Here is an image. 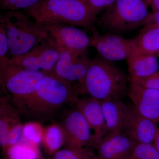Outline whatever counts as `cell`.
Here are the masks:
<instances>
[{
    "instance_id": "1",
    "label": "cell",
    "mask_w": 159,
    "mask_h": 159,
    "mask_svg": "<svg viewBox=\"0 0 159 159\" xmlns=\"http://www.w3.org/2000/svg\"><path fill=\"white\" fill-rule=\"evenodd\" d=\"M128 77L111 61L103 57L91 59L84 79L76 84L78 95L89 97L101 101L122 99L127 94Z\"/></svg>"
},
{
    "instance_id": "2",
    "label": "cell",
    "mask_w": 159,
    "mask_h": 159,
    "mask_svg": "<svg viewBox=\"0 0 159 159\" xmlns=\"http://www.w3.org/2000/svg\"><path fill=\"white\" fill-rule=\"evenodd\" d=\"M75 85L47 75L35 92L15 105L19 112L33 119H44L78 97Z\"/></svg>"
},
{
    "instance_id": "3",
    "label": "cell",
    "mask_w": 159,
    "mask_h": 159,
    "mask_svg": "<svg viewBox=\"0 0 159 159\" xmlns=\"http://www.w3.org/2000/svg\"><path fill=\"white\" fill-rule=\"evenodd\" d=\"M26 10L41 25L61 24L92 29L97 21V15L84 0H45Z\"/></svg>"
},
{
    "instance_id": "4",
    "label": "cell",
    "mask_w": 159,
    "mask_h": 159,
    "mask_svg": "<svg viewBox=\"0 0 159 159\" xmlns=\"http://www.w3.org/2000/svg\"><path fill=\"white\" fill-rule=\"evenodd\" d=\"M0 22L6 28L12 57L25 54L50 37L43 26L20 11H8L0 15Z\"/></svg>"
},
{
    "instance_id": "5",
    "label": "cell",
    "mask_w": 159,
    "mask_h": 159,
    "mask_svg": "<svg viewBox=\"0 0 159 159\" xmlns=\"http://www.w3.org/2000/svg\"><path fill=\"white\" fill-rule=\"evenodd\" d=\"M148 6L145 0H116L105 9L99 24L112 34L130 32L144 25Z\"/></svg>"
},
{
    "instance_id": "6",
    "label": "cell",
    "mask_w": 159,
    "mask_h": 159,
    "mask_svg": "<svg viewBox=\"0 0 159 159\" xmlns=\"http://www.w3.org/2000/svg\"><path fill=\"white\" fill-rule=\"evenodd\" d=\"M0 60V80L2 89L10 95L14 104L33 93L46 75L43 71L25 70L9 61Z\"/></svg>"
},
{
    "instance_id": "7",
    "label": "cell",
    "mask_w": 159,
    "mask_h": 159,
    "mask_svg": "<svg viewBox=\"0 0 159 159\" xmlns=\"http://www.w3.org/2000/svg\"><path fill=\"white\" fill-rule=\"evenodd\" d=\"M60 51V48L50 37L25 54L12 57L9 61L25 70L43 71L51 75Z\"/></svg>"
},
{
    "instance_id": "8",
    "label": "cell",
    "mask_w": 159,
    "mask_h": 159,
    "mask_svg": "<svg viewBox=\"0 0 159 159\" xmlns=\"http://www.w3.org/2000/svg\"><path fill=\"white\" fill-rule=\"evenodd\" d=\"M91 61L87 52L78 53L61 49L59 59L51 75L71 84L76 81L80 84L86 75Z\"/></svg>"
},
{
    "instance_id": "9",
    "label": "cell",
    "mask_w": 159,
    "mask_h": 159,
    "mask_svg": "<svg viewBox=\"0 0 159 159\" xmlns=\"http://www.w3.org/2000/svg\"><path fill=\"white\" fill-rule=\"evenodd\" d=\"M90 45L103 58L111 62L128 60L134 53L132 38L125 39L112 33L100 34L94 32L90 38Z\"/></svg>"
},
{
    "instance_id": "10",
    "label": "cell",
    "mask_w": 159,
    "mask_h": 159,
    "mask_svg": "<svg viewBox=\"0 0 159 159\" xmlns=\"http://www.w3.org/2000/svg\"><path fill=\"white\" fill-rule=\"evenodd\" d=\"M66 148H80L93 145V134L83 115L77 108L66 115L62 123Z\"/></svg>"
},
{
    "instance_id": "11",
    "label": "cell",
    "mask_w": 159,
    "mask_h": 159,
    "mask_svg": "<svg viewBox=\"0 0 159 159\" xmlns=\"http://www.w3.org/2000/svg\"><path fill=\"white\" fill-rule=\"evenodd\" d=\"M50 37L61 49L78 53L87 52L90 45V38L76 27L61 24L44 25Z\"/></svg>"
},
{
    "instance_id": "12",
    "label": "cell",
    "mask_w": 159,
    "mask_h": 159,
    "mask_svg": "<svg viewBox=\"0 0 159 159\" xmlns=\"http://www.w3.org/2000/svg\"><path fill=\"white\" fill-rule=\"evenodd\" d=\"M158 123L142 115L129 105L122 132L138 143H153L159 127Z\"/></svg>"
},
{
    "instance_id": "13",
    "label": "cell",
    "mask_w": 159,
    "mask_h": 159,
    "mask_svg": "<svg viewBox=\"0 0 159 159\" xmlns=\"http://www.w3.org/2000/svg\"><path fill=\"white\" fill-rule=\"evenodd\" d=\"M135 142L122 132L105 135L95 146L98 159H129Z\"/></svg>"
},
{
    "instance_id": "14",
    "label": "cell",
    "mask_w": 159,
    "mask_h": 159,
    "mask_svg": "<svg viewBox=\"0 0 159 159\" xmlns=\"http://www.w3.org/2000/svg\"><path fill=\"white\" fill-rule=\"evenodd\" d=\"M74 102L90 127L93 134V146L95 147L107 134L102 102L89 96L82 98L77 97Z\"/></svg>"
},
{
    "instance_id": "15",
    "label": "cell",
    "mask_w": 159,
    "mask_h": 159,
    "mask_svg": "<svg viewBox=\"0 0 159 159\" xmlns=\"http://www.w3.org/2000/svg\"><path fill=\"white\" fill-rule=\"evenodd\" d=\"M127 95L139 112L159 123V90L145 88L129 81Z\"/></svg>"
},
{
    "instance_id": "16",
    "label": "cell",
    "mask_w": 159,
    "mask_h": 159,
    "mask_svg": "<svg viewBox=\"0 0 159 159\" xmlns=\"http://www.w3.org/2000/svg\"><path fill=\"white\" fill-rule=\"evenodd\" d=\"M102 102L107 133L122 132L129 105L122 101V99Z\"/></svg>"
},
{
    "instance_id": "17",
    "label": "cell",
    "mask_w": 159,
    "mask_h": 159,
    "mask_svg": "<svg viewBox=\"0 0 159 159\" xmlns=\"http://www.w3.org/2000/svg\"><path fill=\"white\" fill-rule=\"evenodd\" d=\"M132 39L134 44L133 55L148 54L157 57L159 56V27L145 25Z\"/></svg>"
},
{
    "instance_id": "18",
    "label": "cell",
    "mask_w": 159,
    "mask_h": 159,
    "mask_svg": "<svg viewBox=\"0 0 159 159\" xmlns=\"http://www.w3.org/2000/svg\"><path fill=\"white\" fill-rule=\"evenodd\" d=\"M128 72L130 77H144L158 71L159 68L157 56L148 54L132 55L127 60Z\"/></svg>"
},
{
    "instance_id": "19",
    "label": "cell",
    "mask_w": 159,
    "mask_h": 159,
    "mask_svg": "<svg viewBox=\"0 0 159 159\" xmlns=\"http://www.w3.org/2000/svg\"><path fill=\"white\" fill-rule=\"evenodd\" d=\"M19 112L8 102L6 98L0 99V144L5 151L7 147V138L11 127L20 122Z\"/></svg>"
},
{
    "instance_id": "20",
    "label": "cell",
    "mask_w": 159,
    "mask_h": 159,
    "mask_svg": "<svg viewBox=\"0 0 159 159\" xmlns=\"http://www.w3.org/2000/svg\"><path fill=\"white\" fill-rule=\"evenodd\" d=\"M48 152L55 154L64 145L65 136L61 125L53 124L44 128L42 142Z\"/></svg>"
},
{
    "instance_id": "21",
    "label": "cell",
    "mask_w": 159,
    "mask_h": 159,
    "mask_svg": "<svg viewBox=\"0 0 159 159\" xmlns=\"http://www.w3.org/2000/svg\"><path fill=\"white\" fill-rule=\"evenodd\" d=\"M8 159H39L40 153L38 146L21 140L6 150Z\"/></svg>"
},
{
    "instance_id": "22",
    "label": "cell",
    "mask_w": 159,
    "mask_h": 159,
    "mask_svg": "<svg viewBox=\"0 0 159 159\" xmlns=\"http://www.w3.org/2000/svg\"><path fill=\"white\" fill-rule=\"evenodd\" d=\"M43 131V127L39 122L36 121L27 122L24 124L21 140L38 146L42 142Z\"/></svg>"
},
{
    "instance_id": "23",
    "label": "cell",
    "mask_w": 159,
    "mask_h": 159,
    "mask_svg": "<svg viewBox=\"0 0 159 159\" xmlns=\"http://www.w3.org/2000/svg\"><path fill=\"white\" fill-rule=\"evenodd\" d=\"M97 155L88 147L60 149L54 155V159H94Z\"/></svg>"
},
{
    "instance_id": "24",
    "label": "cell",
    "mask_w": 159,
    "mask_h": 159,
    "mask_svg": "<svg viewBox=\"0 0 159 159\" xmlns=\"http://www.w3.org/2000/svg\"><path fill=\"white\" fill-rule=\"evenodd\" d=\"M129 159H159V152L152 143L135 142Z\"/></svg>"
},
{
    "instance_id": "25",
    "label": "cell",
    "mask_w": 159,
    "mask_h": 159,
    "mask_svg": "<svg viewBox=\"0 0 159 159\" xmlns=\"http://www.w3.org/2000/svg\"><path fill=\"white\" fill-rule=\"evenodd\" d=\"M45 0H0V8L6 11L27 9Z\"/></svg>"
},
{
    "instance_id": "26",
    "label": "cell",
    "mask_w": 159,
    "mask_h": 159,
    "mask_svg": "<svg viewBox=\"0 0 159 159\" xmlns=\"http://www.w3.org/2000/svg\"><path fill=\"white\" fill-rule=\"evenodd\" d=\"M128 81L145 88L159 90V72L144 77H134L128 76Z\"/></svg>"
},
{
    "instance_id": "27",
    "label": "cell",
    "mask_w": 159,
    "mask_h": 159,
    "mask_svg": "<svg viewBox=\"0 0 159 159\" xmlns=\"http://www.w3.org/2000/svg\"><path fill=\"white\" fill-rule=\"evenodd\" d=\"M23 126L24 124L20 121L13 125L10 129L7 138L6 151L9 147L17 144L20 141L22 137Z\"/></svg>"
},
{
    "instance_id": "28",
    "label": "cell",
    "mask_w": 159,
    "mask_h": 159,
    "mask_svg": "<svg viewBox=\"0 0 159 159\" xmlns=\"http://www.w3.org/2000/svg\"><path fill=\"white\" fill-rule=\"evenodd\" d=\"M116 0H84L97 15L112 5Z\"/></svg>"
},
{
    "instance_id": "29",
    "label": "cell",
    "mask_w": 159,
    "mask_h": 159,
    "mask_svg": "<svg viewBox=\"0 0 159 159\" xmlns=\"http://www.w3.org/2000/svg\"><path fill=\"white\" fill-rule=\"evenodd\" d=\"M9 50L7 32L4 24L0 22V59L7 58Z\"/></svg>"
},
{
    "instance_id": "30",
    "label": "cell",
    "mask_w": 159,
    "mask_h": 159,
    "mask_svg": "<svg viewBox=\"0 0 159 159\" xmlns=\"http://www.w3.org/2000/svg\"><path fill=\"white\" fill-rule=\"evenodd\" d=\"M152 25L159 27V11H155L152 13L149 12L144 25Z\"/></svg>"
},
{
    "instance_id": "31",
    "label": "cell",
    "mask_w": 159,
    "mask_h": 159,
    "mask_svg": "<svg viewBox=\"0 0 159 159\" xmlns=\"http://www.w3.org/2000/svg\"><path fill=\"white\" fill-rule=\"evenodd\" d=\"M147 4L150 5L153 12L159 11V0H145Z\"/></svg>"
},
{
    "instance_id": "32",
    "label": "cell",
    "mask_w": 159,
    "mask_h": 159,
    "mask_svg": "<svg viewBox=\"0 0 159 159\" xmlns=\"http://www.w3.org/2000/svg\"><path fill=\"white\" fill-rule=\"evenodd\" d=\"M152 144L159 152V128Z\"/></svg>"
},
{
    "instance_id": "33",
    "label": "cell",
    "mask_w": 159,
    "mask_h": 159,
    "mask_svg": "<svg viewBox=\"0 0 159 159\" xmlns=\"http://www.w3.org/2000/svg\"><path fill=\"white\" fill-rule=\"evenodd\" d=\"M94 159H98V158H97V157H96Z\"/></svg>"
}]
</instances>
